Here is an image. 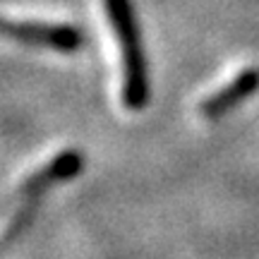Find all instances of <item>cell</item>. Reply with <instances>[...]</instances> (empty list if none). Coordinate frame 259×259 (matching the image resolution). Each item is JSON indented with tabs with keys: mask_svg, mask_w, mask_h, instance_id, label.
<instances>
[{
	"mask_svg": "<svg viewBox=\"0 0 259 259\" xmlns=\"http://www.w3.org/2000/svg\"><path fill=\"white\" fill-rule=\"evenodd\" d=\"M103 8L122 58V103L130 111H142L149 106V70L132 0H103Z\"/></svg>",
	"mask_w": 259,
	"mask_h": 259,
	"instance_id": "obj_1",
	"label": "cell"
},
{
	"mask_svg": "<svg viewBox=\"0 0 259 259\" xmlns=\"http://www.w3.org/2000/svg\"><path fill=\"white\" fill-rule=\"evenodd\" d=\"M0 36L34 48H51L60 53H74L84 44L82 31L72 24H46V22H15L0 15Z\"/></svg>",
	"mask_w": 259,
	"mask_h": 259,
	"instance_id": "obj_2",
	"label": "cell"
},
{
	"mask_svg": "<svg viewBox=\"0 0 259 259\" xmlns=\"http://www.w3.org/2000/svg\"><path fill=\"white\" fill-rule=\"evenodd\" d=\"M259 89V70L257 67H247V70H242L233 77L231 82L226 84L223 89L219 92H213L209 99H204L199 103V113H202L204 118H221L223 113H228L231 108H235L238 103H242L247 96Z\"/></svg>",
	"mask_w": 259,
	"mask_h": 259,
	"instance_id": "obj_3",
	"label": "cell"
}]
</instances>
